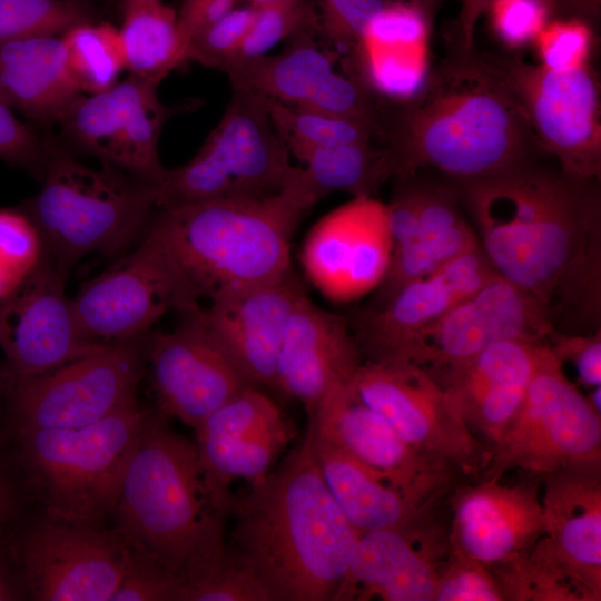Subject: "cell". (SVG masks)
I'll return each mask as SVG.
<instances>
[{
  "label": "cell",
  "mask_w": 601,
  "mask_h": 601,
  "mask_svg": "<svg viewBox=\"0 0 601 601\" xmlns=\"http://www.w3.org/2000/svg\"><path fill=\"white\" fill-rule=\"evenodd\" d=\"M46 254L41 236L23 209H0V300L13 293Z\"/></svg>",
  "instance_id": "39"
},
{
  "label": "cell",
  "mask_w": 601,
  "mask_h": 601,
  "mask_svg": "<svg viewBox=\"0 0 601 601\" xmlns=\"http://www.w3.org/2000/svg\"><path fill=\"white\" fill-rule=\"evenodd\" d=\"M313 444L331 494L361 534L398 526L447 499L428 502L405 493L336 446L317 437L314 431Z\"/></svg>",
  "instance_id": "33"
},
{
  "label": "cell",
  "mask_w": 601,
  "mask_h": 601,
  "mask_svg": "<svg viewBox=\"0 0 601 601\" xmlns=\"http://www.w3.org/2000/svg\"><path fill=\"white\" fill-rule=\"evenodd\" d=\"M67 63L83 95L105 91L127 70L119 28L101 22H80L61 35Z\"/></svg>",
  "instance_id": "36"
},
{
  "label": "cell",
  "mask_w": 601,
  "mask_h": 601,
  "mask_svg": "<svg viewBox=\"0 0 601 601\" xmlns=\"http://www.w3.org/2000/svg\"><path fill=\"white\" fill-rule=\"evenodd\" d=\"M40 181L22 209L66 276L89 254L122 252L157 208L156 186L105 162L89 166L48 140Z\"/></svg>",
  "instance_id": "6"
},
{
  "label": "cell",
  "mask_w": 601,
  "mask_h": 601,
  "mask_svg": "<svg viewBox=\"0 0 601 601\" xmlns=\"http://www.w3.org/2000/svg\"><path fill=\"white\" fill-rule=\"evenodd\" d=\"M496 273L481 247L346 317L364 362L400 364L414 338Z\"/></svg>",
  "instance_id": "24"
},
{
  "label": "cell",
  "mask_w": 601,
  "mask_h": 601,
  "mask_svg": "<svg viewBox=\"0 0 601 601\" xmlns=\"http://www.w3.org/2000/svg\"><path fill=\"white\" fill-rule=\"evenodd\" d=\"M541 65L552 70H571L589 63L592 31L579 18L548 22L533 40Z\"/></svg>",
  "instance_id": "42"
},
{
  "label": "cell",
  "mask_w": 601,
  "mask_h": 601,
  "mask_svg": "<svg viewBox=\"0 0 601 601\" xmlns=\"http://www.w3.org/2000/svg\"><path fill=\"white\" fill-rule=\"evenodd\" d=\"M255 16L256 8L253 6L236 7L195 35L190 39L191 61L224 72L235 60Z\"/></svg>",
  "instance_id": "41"
},
{
  "label": "cell",
  "mask_w": 601,
  "mask_h": 601,
  "mask_svg": "<svg viewBox=\"0 0 601 601\" xmlns=\"http://www.w3.org/2000/svg\"><path fill=\"white\" fill-rule=\"evenodd\" d=\"M554 329L549 316L530 296L495 274L417 335L400 364L437 373L471 359L500 341L548 343Z\"/></svg>",
  "instance_id": "20"
},
{
  "label": "cell",
  "mask_w": 601,
  "mask_h": 601,
  "mask_svg": "<svg viewBox=\"0 0 601 601\" xmlns=\"http://www.w3.org/2000/svg\"><path fill=\"white\" fill-rule=\"evenodd\" d=\"M268 110L278 136L298 160L314 149L371 139L386 142L383 132L359 120L305 110L270 98Z\"/></svg>",
  "instance_id": "37"
},
{
  "label": "cell",
  "mask_w": 601,
  "mask_h": 601,
  "mask_svg": "<svg viewBox=\"0 0 601 601\" xmlns=\"http://www.w3.org/2000/svg\"><path fill=\"white\" fill-rule=\"evenodd\" d=\"M89 20L88 11L75 0H0V42L61 36Z\"/></svg>",
  "instance_id": "38"
},
{
  "label": "cell",
  "mask_w": 601,
  "mask_h": 601,
  "mask_svg": "<svg viewBox=\"0 0 601 601\" xmlns=\"http://www.w3.org/2000/svg\"><path fill=\"white\" fill-rule=\"evenodd\" d=\"M363 362L346 317L304 295L284 335L276 391L302 403L311 417L329 392L354 381Z\"/></svg>",
  "instance_id": "29"
},
{
  "label": "cell",
  "mask_w": 601,
  "mask_h": 601,
  "mask_svg": "<svg viewBox=\"0 0 601 601\" xmlns=\"http://www.w3.org/2000/svg\"><path fill=\"white\" fill-rule=\"evenodd\" d=\"M551 11L550 0H493L486 13L499 40L516 49L534 40Z\"/></svg>",
  "instance_id": "46"
},
{
  "label": "cell",
  "mask_w": 601,
  "mask_h": 601,
  "mask_svg": "<svg viewBox=\"0 0 601 601\" xmlns=\"http://www.w3.org/2000/svg\"><path fill=\"white\" fill-rule=\"evenodd\" d=\"M306 295L292 270L286 276L203 308L211 332L256 387L276 390L277 362L289 317Z\"/></svg>",
  "instance_id": "30"
},
{
  "label": "cell",
  "mask_w": 601,
  "mask_h": 601,
  "mask_svg": "<svg viewBox=\"0 0 601 601\" xmlns=\"http://www.w3.org/2000/svg\"><path fill=\"white\" fill-rule=\"evenodd\" d=\"M18 593L0 561V601L16 600Z\"/></svg>",
  "instance_id": "52"
},
{
  "label": "cell",
  "mask_w": 601,
  "mask_h": 601,
  "mask_svg": "<svg viewBox=\"0 0 601 601\" xmlns=\"http://www.w3.org/2000/svg\"><path fill=\"white\" fill-rule=\"evenodd\" d=\"M10 506L9 492L4 483L0 480V523L3 521V518L7 515Z\"/></svg>",
  "instance_id": "53"
},
{
  "label": "cell",
  "mask_w": 601,
  "mask_h": 601,
  "mask_svg": "<svg viewBox=\"0 0 601 601\" xmlns=\"http://www.w3.org/2000/svg\"><path fill=\"white\" fill-rule=\"evenodd\" d=\"M460 10L454 21V51L469 52L474 49V33L479 19L486 13L493 0H459Z\"/></svg>",
  "instance_id": "50"
},
{
  "label": "cell",
  "mask_w": 601,
  "mask_h": 601,
  "mask_svg": "<svg viewBox=\"0 0 601 601\" xmlns=\"http://www.w3.org/2000/svg\"><path fill=\"white\" fill-rule=\"evenodd\" d=\"M434 601H504L490 568L450 549L439 574Z\"/></svg>",
  "instance_id": "44"
},
{
  "label": "cell",
  "mask_w": 601,
  "mask_h": 601,
  "mask_svg": "<svg viewBox=\"0 0 601 601\" xmlns=\"http://www.w3.org/2000/svg\"><path fill=\"white\" fill-rule=\"evenodd\" d=\"M353 382L329 392L308 417L314 434L405 493L428 502L444 500L462 476L411 446L359 398Z\"/></svg>",
  "instance_id": "17"
},
{
  "label": "cell",
  "mask_w": 601,
  "mask_h": 601,
  "mask_svg": "<svg viewBox=\"0 0 601 601\" xmlns=\"http://www.w3.org/2000/svg\"><path fill=\"white\" fill-rule=\"evenodd\" d=\"M449 553L446 499L398 526L362 533L335 601H434Z\"/></svg>",
  "instance_id": "15"
},
{
  "label": "cell",
  "mask_w": 601,
  "mask_h": 601,
  "mask_svg": "<svg viewBox=\"0 0 601 601\" xmlns=\"http://www.w3.org/2000/svg\"><path fill=\"white\" fill-rule=\"evenodd\" d=\"M158 87L129 75L105 91L81 95L58 124L83 151L157 187L167 169L159 139L174 112L160 100Z\"/></svg>",
  "instance_id": "14"
},
{
  "label": "cell",
  "mask_w": 601,
  "mask_h": 601,
  "mask_svg": "<svg viewBox=\"0 0 601 601\" xmlns=\"http://www.w3.org/2000/svg\"><path fill=\"white\" fill-rule=\"evenodd\" d=\"M71 304L81 329L98 344L139 338L170 311L201 309L151 230L135 250L86 282Z\"/></svg>",
  "instance_id": "11"
},
{
  "label": "cell",
  "mask_w": 601,
  "mask_h": 601,
  "mask_svg": "<svg viewBox=\"0 0 601 601\" xmlns=\"http://www.w3.org/2000/svg\"><path fill=\"white\" fill-rule=\"evenodd\" d=\"M181 601H270V599L255 575L230 551L228 559L219 568L184 589Z\"/></svg>",
  "instance_id": "45"
},
{
  "label": "cell",
  "mask_w": 601,
  "mask_h": 601,
  "mask_svg": "<svg viewBox=\"0 0 601 601\" xmlns=\"http://www.w3.org/2000/svg\"><path fill=\"white\" fill-rule=\"evenodd\" d=\"M230 516L228 546L270 601H335L361 533L324 481L311 425L277 469L236 495Z\"/></svg>",
  "instance_id": "3"
},
{
  "label": "cell",
  "mask_w": 601,
  "mask_h": 601,
  "mask_svg": "<svg viewBox=\"0 0 601 601\" xmlns=\"http://www.w3.org/2000/svg\"><path fill=\"white\" fill-rule=\"evenodd\" d=\"M127 555L115 531L49 519L22 542L23 580L35 600L106 601L121 581Z\"/></svg>",
  "instance_id": "22"
},
{
  "label": "cell",
  "mask_w": 601,
  "mask_h": 601,
  "mask_svg": "<svg viewBox=\"0 0 601 601\" xmlns=\"http://www.w3.org/2000/svg\"><path fill=\"white\" fill-rule=\"evenodd\" d=\"M186 316L175 329L154 334L146 356L159 412L195 430L254 385L211 332L203 308Z\"/></svg>",
  "instance_id": "19"
},
{
  "label": "cell",
  "mask_w": 601,
  "mask_h": 601,
  "mask_svg": "<svg viewBox=\"0 0 601 601\" xmlns=\"http://www.w3.org/2000/svg\"><path fill=\"white\" fill-rule=\"evenodd\" d=\"M194 431L208 493L225 519L236 500L233 485L270 472L296 434L274 400L256 386L243 390Z\"/></svg>",
  "instance_id": "16"
},
{
  "label": "cell",
  "mask_w": 601,
  "mask_h": 601,
  "mask_svg": "<svg viewBox=\"0 0 601 601\" xmlns=\"http://www.w3.org/2000/svg\"><path fill=\"white\" fill-rule=\"evenodd\" d=\"M235 1L236 2L247 1L249 3V6H253L255 8H259V7L266 6L268 3H272V2H275V1H278V0H235Z\"/></svg>",
  "instance_id": "55"
},
{
  "label": "cell",
  "mask_w": 601,
  "mask_h": 601,
  "mask_svg": "<svg viewBox=\"0 0 601 601\" xmlns=\"http://www.w3.org/2000/svg\"><path fill=\"white\" fill-rule=\"evenodd\" d=\"M551 7L569 18L597 21L601 13V0H550Z\"/></svg>",
  "instance_id": "51"
},
{
  "label": "cell",
  "mask_w": 601,
  "mask_h": 601,
  "mask_svg": "<svg viewBox=\"0 0 601 601\" xmlns=\"http://www.w3.org/2000/svg\"><path fill=\"white\" fill-rule=\"evenodd\" d=\"M81 95L61 36L0 42V98L10 108L38 121L58 122Z\"/></svg>",
  "instance_id": "32"
},
{
  "label": "cell",
  "mask_w": 601,
  "mask_h": 601,
  "mask_svg": "<svg viewBox=\"0 0 601 601\" xmlns=\"http://www.w3.org/2000/svg\"><path fill=\"white\" fill-rule=\"evenodd\" d=\"M530 475L457 483L447 496L451 551L487 568L526 551L543 531L542 479Z\"/></svg>",
  "instance_id": "27"
},
{
  "label": "cell",
  "mask_w": 601,
  "mask_h": 601,
  "mask_svg": "<svg viewBox=\"0 0 601 601\" xmlns=\"http://www.w3.org/2000/svg\"><path fill=\"white\" fill-rule=\"evenodd\" d=\"M0 98V159L40 178L47 154V140L21 122Z\"/></svg>",
  "instance_id": "48"
},
{
  "label": "cell",
  "mask_w": 601,
  "mask_h": 601,
  "mask_svg": "<svg viewBox=\"0 0 601 601\" xmlns=\"http://www.w3.org/2000/svg\"><path fill=\"white\" fill-rule=\"evenodd\" d=\"M403 2H408L418 6L422 8L430 17L436 9L440 0H397Z\"/></svg>",
  "instance_id": "54"
},
{
  "label": "cell",
  "mask_w": 601,
  "mask_h": 601,
  "mask_svg": "<svg viewBox=\"0 0 601 601\" xmlns=\"http://www.w3.org/2000/svg\"><path fill=\"white\" fill-rule=\"evenodd\" d=\"M122 4L119 31L129 75L160 83L191 61L190 41L171 7L162 0H122Z\"/></svg>",
  "instance_id": "34"
},
{
  "label": "cell",
  "mask_w": 601,
  "mask_h": 601,
  "mask_svg": "<svg viewBox=\"0 0 601 601\" xmlns=\"http://www.w3.org/2000/svg\"><path fill=\"white\" fill-rule=\"evenodd\" d=\"M317 29L315 9L307 0H278L256 8L254 22L227 69L235 62L266 55L285 38Z\"/></svg>",
  "instance_id": "40"
},
{
  "label": "cell",
  "mask_w": 601,
  "mask_h": 601,
  "mask_svg": "<svg viewBox=\"0 0 601 601\" xmlns=\"http://www.w3.org/2000/svg\"><path fill=\"white\" fill-rule=\"evenodd\" d=\"M353 385L359 398L415 450L451 466L462 477L480 479L491 454L426 370L413 364L363 362Z\"/></svg>",
  "instance_id": "12"
},
{
  "label": "cell",
  "mask_w": 601,
  "mask_h": 601,
  "mask_svg": "<svg viewBox=\"0 0 601 601\" xmlns=\"http://www.w3.org/2000/svg\"><path fill=\"white\" fill-rule=\"evenodd\" d=\"M430 16L418 6L390 1L367 23L354 49L361 82L403 101L423 85L428 69Z\"/></svg>",
  "instance_id": "31"
},
{
  "label": "cell",
  "mask_w": 601,
  "mask_h": 601,
  "mask_svg": "<svg viewBox=\"0 0 601 601\" xmlns=\"http://www.w3.org/2000/svg\"><path fill=\"white\" fill-rule=\"evenodd\" d=\"M590 461H601V414L542 343L522 404L479 480H500L514 469L543 476Z\"/></svg>",
  "instance_id": "9"
},
{
  "label": "cell",
  "mask_w": 601,
  "mask_h": 601,
  "mask_svg": "<svg viewBox=\"0 0 601 601\" xmlns=\"http://www.w3.org/2000/svg\"><path fill=\"white\" fill-rule=\"evenodd\" d=\"M146 345L139 338L104 344L49 372L11 381L16 431L78 428L137 400Z\"/></svg>",
  "instance_id": "10"
},
{
  "label": "cell",
  "mask_w": 601,
  "mask_h": 601,
  "mask_svg": "<svg viewBox=\"0 0 601 601\" xmlns=\"http://www.w3.org/2000/svg\"><path fill=\"white\" fill-rule=\"evenodd\" d=\"M165 417L158 411L147 420L124 476L114 531L167 568L183 593L230 551L226 519L211 502L196 445L169 428Z\"/></svg>",
  "instance_id": "4"
},
{
  "label": "cell",
  "mask_w": 601,
  "mask_h": 601,
  "mask_svg": "<svg viewBox=\"0 0 601 601\" xmlns=\"http://www.w3.org/2000/svg\"><path fill=\"white\" fill-rule=\"evenodd\" d=\"M313 32L292 37L279 53L233 63L225 71L231 87L287 106L359 120L384 134L376 95L356 78L335 72L332 57L318 49Z\"/></svg>",
  "instance_id": "26"
},
{
  "label": "cell",
  "mask_w": 601,
  "mask_h": 601,
  "mask_svg": "<svg viewBox=\"0 0 601 601\" xmlns=\"http://www.w3.org/2000/svg\"><path fill=\"white\" fill-rule=\"evenodd\" d=\"M127 563L110 601H180L181 583L160 562L127 546Z\"/></svg>",
  "instance_id": "43"
},
{
  "label": "cell",
  "mask_w": 601,
  "mask_h": 601,
  "mask_svg": "<svg viewBox=\"0 0 601 601\" xmlns=\"http://www.w3.org/2000/svg\"><path fill=\"white\" fill-rule=\"evenodd\" d=\"M150 414L135 400L87 426L17 432L22 462L49 519L101 526L114 514Z\"/></svg>",
  "instance_id": "7"
},
{
  "label": "cell",
  "mask_w": 601,
  "mask_h": 601,
  "mask_svg": "<svg viewBox=\"0 0 601 601\" xmlns=\"http://www.w3.org/2000/svg\"><path fill=\"white\" fill-rule=\"evenodd\" d=\"M595 180L526 161L453 185L494 272L530 296L554 328L600 329L601 213Z\"/></svg>",
  "instance_id": "1"
},
{
  "label": "cell",
  "mask_w": 601,
  "mask_h": 601,
  "mask_svg": "<svg viewBox=\"0 0 601 601\" xmlns=\"http://www.w3.org/2000/svg\"><path fill=\"white\" fill-rule=\"evenodd\" d=\"M548 344L564 363L575 368L580 383L589 390L601 385V331L565 333L554 329Z\"/></svg>",
  "instance_id": "49"
},
{
  "label": "cell",
  "mask_w": 601,
  "mask_h": 601,
  "mask_svg": "<svg viewBox=\"0 0 601 601\" xmlns=\"http://www.w3.org/2000/svg\"><path fill=\"white\" fill-rule=\"evenodd\" d=\"M391 255L386 204L374 196H358L313 225L300 257L308 280L321 294L348 303L380 286Z\"/></svg>",
  "instance_id": "23"
},
{
  "label": "cell",
  "mask_w": 601,
  "mask_h": 601,
  "mask_svg": "<svg viewBox=\"0 0 601 601\" xmlns=\"http://www.w3.org/2000/svg\"><path fill=\"white\" fill-rule=\"evenodd\" d=\"M395 176L433 169L453 185L534 160L541 150L494 58L454 51L394 108L382 105Z\"/></svg>",
  "instance_id": "2"
},
{
  "label": "cell",
  "mask_w": 601,
  "mask_h": 601,
  "mask_svg": "<svg viewBox=\"0 0 601 601\" xmlns=\"http://www.w3.org/2000/svg\"><path fill=\"white\" fill-rule=\"evenodd\" d=\"M540 344L500 341L460 365L430 373L491 456L522 404Z\"/></svg>",
  "instance_id": "28"
},
{
  "label": "cell",
  "mask_w": 601,
  "mask_h": 601,
  "mask_svg": "<svg viewBox=\"0 0 601 601\" xmlns=\"http://www.w3.org/2000/svg\"><path fill=\"white\" fill-rule=\"evenodd\" d=\"M396 180L393 197L386 204L392 255L386 275L375 289L374 303L480 248L453 185L418 179L415 174Z\"/></svg>",
  "instance_id": "21"
},
{
  "label": "cell",
  "mask_w": 601,
  "mask_h": 601,
  "mask_svg": "<svg viewBox=\"0 0 601 601\" xmlns=\"http://www.w3.org/2000/svg\"><path fill=\"white\" fill-rule=\"evenodd\" d=\"M317 201L297 167L276 195L159 208L150 230L198 299L210 303L290 273L294 233Z\"/></svg>",
  "instance_id": "5"
},
{
  "label": "cell",
  "mask_w": 601,
  "mask_h": 601,
  "mask_svg": "<svg viewBox=\"0 0 601 601\" xmlns=\"http://www.w3.org/2000/svg\"><path fill=\"white\" fill-rule=\"evenodd\" d=\"M392 0H316L317 27L335 46L355 48L367 23Z\"/></svg>",
  "instance_id": "47"
},
{
  "label": "cell",
  "mask_w": 601,
  "mask_h": 601,
  "mask_svg": "<svg viewBox=\"0 0 601 601\" xmlns=\"http://www.w3.org/2000/svg\"><path fill=\"white\" fill-rule=\"evenodd\" d=\"M543 531L526 550L580 601L601 600V461L541 476Z\"/></svg>",
  "instance_id": "18"
},
{
  "label": "cell",
  "mask_w": 601,
  "mask_h": 601,
  "mask_svg": "<svg viewBox=\"0 0 601 601\" xmlns=\"http://www.w3.org/2000/svg\"><path fill=\"white\" fill-rule=\"evenodd\" d=\"M519 98L541 151L565 175L601 174L600 85L589 63L571 70L532 65L520 56L494 58Z\"/></svg>",
  "instance_id": "13"
},
{
  "label": "cell",
  "mask_w": 601,
  "mask_h": 601,
  "mask_svg": "<svg viewBox=\"0 0 601 601\" xmlns=\"http://www.w3.org/2000/svg\"><path fill=\"white\" fill-rule=\"evenodd\" d=\"M306 187L319 201L332 193L353 197L373 196L388 178L395 176L390 146L371 139L314 149L299 160Z\"/></svg>",
  "instance_id": "35"
},
{
  "label": "cell",
  "mask_w": 601,
  "mask_h": 601,
  "mask_svg": "<svg viewBox=\"0 0 601 601\" xmlns=\"http://www.w3.org/2000/svg\"><path fill=\"white\" fill-rule=\"evenodd\" d=\"M217 126L186 164L166 169L156 187L157 209L209 201L260 199L284 190L297 167L278 136L268 98L231 87Z\"/></svg>",
  "instance_id": "8"
},
{
  "label": "cell",
  "mask_w": 601,
  "mask_h": 601,
  "mask_svg": "<svg viewBox=\"0 0 601 601\" xmlns=\"http://www.w3.org/2000/svg\"><path fill=\"white\" fill-rule=\"evenodd\" d=\"M66 277L46 253L35 272L0 300V349L10 380L49 372L104 345L81 329L65 293Z\"/></svg>",
  "instance_id": "25"
}]
</instances>
